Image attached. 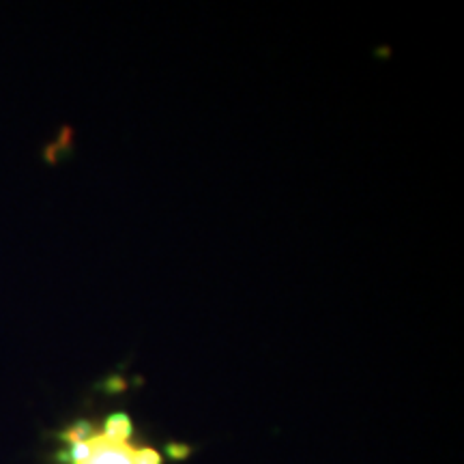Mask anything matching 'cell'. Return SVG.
Wrapping results in <instances>:
<instances>
[{
    "label": "cell",
    "mask_w": 464,
    "mask_h": 464,
    "mask_svg": "<svg viewBox=\"0 0 464 464\" xmlns=\"http://www.w3.org/2000/svg\"><path fill=\"white\" fill-rule=\"evenodd\" d=\"M133 423L125 413L108 415L100 426L78 421L61 434L65 464H161V454L131 439Z\"/></svg>",
    "instance_id": "cell-1"
}]
</instances>
